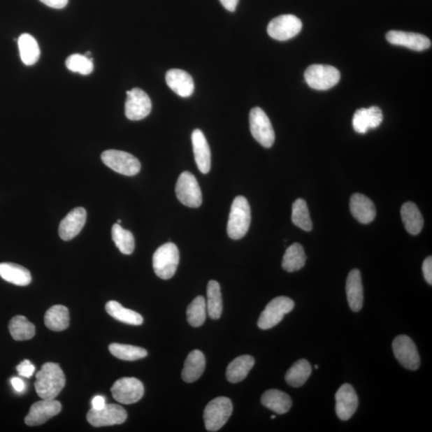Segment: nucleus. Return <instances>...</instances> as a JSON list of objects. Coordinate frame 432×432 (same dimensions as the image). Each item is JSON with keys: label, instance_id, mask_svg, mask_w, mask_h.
<instances>
[{"label": "nucleus", "instance_id": "6e6552de", "mask_svg": "<svg viewBox=\"0 0 432 432\" xmlns=\"http://www.w3.org/2000/svg\"><path fill=\"white\" fill-rule=\"evenodd\" d=\"M103 163L115 173L133 176L140 173L141 162L131 154L123 151L108 150L101 154Z\"/></svg>", "mask_w": 432, "mask_h": 432}, {"label": "nucleus", "instance_id": "aec40b11", "mask_svg": "<svg viewBox=\"0 0 432 432\" xmlns=\"http://www.w3.org/2000/svg\"><path fill=\"white\" fill-rule=\"evenodd\" d=\"M194 156L197 167L203 174H208L210 170V150L209 144L202 131L194 130L192 135Z\"/></svg>", "mask_w": 432, "mask_h": 432}, {"label": "nucleus", "instance_id": "c85d7f7f", "mask_svg": "<svg viewBox=\"0 0 432 432\" xmlns=\"http://www.w3.org/2000/svg\"><path fill=\"white\" fill-rule=\"evenodd\" d=\"M70 315L69 309L63 305H55L48 309L44 323L47 328L54 331H62L69 328Z\"/></svg>", "mask_w": 432, "mask_h": 432}, {"label": "nucleus", "instance_id": "9b49d317", "mask_svg": "<svg viewBox=\"0 0 432 432\" xmlns=\"http://www.w3.org/2000/svg\"><path fill=\"white\" fill-rule=\"evenodd\" d=\"M392 349L396 359L403 368L411 370L419 368V354L411 338L405 335L397 336L392 343Z\"/></svg>", "mask_w": 432, "mask_h": 432}, {"label": "nucleus", "instance_id": "20e7f679", "mask_svg": "<svg viewBox=\"0 0 432 432\" xmlns=\"http://www.w3.org/2000/svg\"><path fill=\"white\" fill-rule=\"evenodd\" d=\"M233 412V405L228 397H218L208 403L203 412L205 428L217 431L228 422Z\"/></svg>", "mask_w": 432, "mask_h": 432}, {"label": "nucleus", "instance_id": "f8f14e48", "mask_svg": "<svg viewBox=\"0 0 432 432\" xmlns=\"http://www.w3.org/2000/svg\"><path fill=\"white\" fill-rule=\"evenodd\" d=\"M152 103L150 97L140 88L127 92L125 115L127 118L138 121L146 118L151 113Z\"/></svg>", "mask_w": 432, "mask_h": 432}, {"label": "nucleus", "instance_id": "a18cd8bd", "mask_svg": "<svg viewBox=\"0 0 432 432\" xmlns=\"http://www.w3.org/2000/svg\"><path fill=\"white\" fill-rule=\"evenodd\" d=\"M106 405L105 398L101 396H97L92 401V409L101 410Z\"/></svg>", "mask_w": 432, "mask_h": 432}, {"label": "nucleus", "instance_id": "bb28decb", "mask_svg": "<svg viewBox=\"0 0 432 432\" xmlns=\"http://www.w3.org/2000/svg\"><path fill=\"white\" fill-rule=\"evenodd\" d=\"M0 276L4 280L17 286H27L31 282V275L29 270L12 263L0 264Z\"/></svg>", "mask_w": 432, "mask_h": 432}, {"label": "nucleus", "instance_id": "2eb2a0df", "mask_svg": "<svg viewBox=\"0 0 432 432\" xmlns=\"http://www.w3.org/2000/svg\"><path fill=\"white\" fill-rule=\"evenodd\" d=\"M359 406V398L354 387L349 384H343L336 394V412L343 421L351 419Z\"/></svg>", "mask_w": 432, "mask_h": 432}, {"label": "nucleus", "instance_id": "72a5a7b5", "mask_svg": "<svg viewBox=\"0 0 432 432\" xmlns=\"http://www.w3.org/2000/svg\"><path fill=\"white\" fill-rule=\"evenodd\" d=\"M207 312L210 318L219 319L223 312V300L217 281L210 280L207 288Z\"/></svg>", "mask_w": 432, "mask_h": 432}, {"label": "nucleus", "instance_id": "cd10ccee", "mask_svg": "<svg viewBox=\"0 0 432 432\" xmlns=\"http://www.w3.org/2000/svg\"><path fill=\"white\" fill-rule=\"evenodd\" d=\"M401 218L408 233L417 236L424 226V218L417 205L412 202L404 203L401 208Z\"/></svg>", "mask_w": 432, "mask_h": 432}, {"label": "nucleus", "instance_id": "6ab92c4d", "mask_svg": "<svg viewBox=\"0 0 432 432\" xmlns=\"http://www.w3.org/2000/svg\"><path fill=\"white\" fill-rule=\"evenodd\" d=\"M383 120V113L378 107L359 109L353 116V129L360 134H365L369 129H377Z\"/></svg>", "mask_w": 432, "mask_h": 432}, {"label": "nucleus", "instance_id": "c9c22d12", "mask_svg": "<svg viewBox=\"0 0 432 432\" xmlns=\"http://www.w3.org/2000/svg\"><path fill=\"white\" fill-rule=\"evenodd\" d=\"M113 240L119 250L124 254H131L135 250V238L129 230L115 224L112 229Z\"/></svg>", "mask_w": 432, "mask_h": 432}, {"label": "nucleus", "instance_id": "f257e3e1", "mask_svg": "<svg viewBox=\"0 0 432 432\" xmlns=\"http://www.w3.org/2000/svg\"><path fill=\"white\" fill-rule=\"evenodd\" d=\"M66 383L65 375L59 365L46 363L36 374L35 389L43 400H53L63 390Z\"/></svg>", "mask_w": 432, "mask_h": 432}, {"label": "nucleus", "instance_id": "f3484780", "mask_svg": "<svg viewBox=\"0 0 432 432\" xmlns=\"http://www.w3.org/2000/svg\"><path fill=\"white\" fill-rule=\"evenodd\" d=\"M386 38L393 45L405 47L413 51L422 52L431 46L429 38L418 33L390 31L387 33Z\"/></svg>", "mask_w": 432, "mask_h": 432}, {"label": "nucleus", "instance_id": "4c0bfd02", "mask_svg": "<svg viewBox=\"0 0 432 432\" xmlns=\"http://www.w3.org/2000/svg\"><path fill=\"white\" fill-rule=\"evenodd\" d=\"M207 317V303L203 296H197L187 309V322L194 328L201 326Z\"/></svg>", "mask_w": 432, "mask_h": 432}, {"label": "nucleus", "instance_id": "dca6fc26", "mask_svg": "<svg viewBox=\"0 0 432 432\" xmlns=\"http://www.w3.org/2000/svg\"><path fill=\"white\" fill-rule=\"evenodd\" d=\"M61 403L53 400H43L38 401L31 407L29 415L25 418L27 426H38L46 423L61 412Z\"/></svg>", "mask_w": 432, "mask_h": 432}, {"label": "nucleus", "instance_id": "37998d69", "mask_svg": "<svg viewBox=\"0 0 432 432\" xmlns=\"http://www.w3.org/2000/svg\"><path fill=\"white\" fill-rule=\"evenodd\" d=\"M40 1L48 7L55 9H62L69 3V0H40Z\"/></svg>", "mask_w": 432, "mask_h": 432}, {"label": "nucleus", "instance_id": "c03bdc74", "mask_svg": "<svg viewBox=\"0 0 432 432\" xmlns=\"http://www.w3.org/2000/svg\"><path fill=\"white\" fill-rule=\"evenodd\" d=\"M221 4L229 12H235L240 0H219Z\"/></svg>", "mask_w": 432, "mask_h": 432}, {"label": "nucleus", "instance_id": "7c9ffc66", "mask_svg": "<svg viewBox=\"0 0 432 432\" xmlns=\"http://www.w3.org/2000/svg\"><path fill=\"white\" fill-rule=\"evenodd\" d=\"M20 57L27 66H32L38 62L41 57V49L36 38L29 34H22L18 40Z\"/></svg>", "mask_w": 432, "mask_h": 432}, {"label": "nucleus", "instance_id": "f704fd0d", "mask_svg": "<svg viewBox=\"0 0 432 432\" xmlns=\"http://www.w3.org/2000/svg\"><path fill=\"white\" fill-rule=\"evenodd\" d=\"M106 311L110 317L127 324L140 326L143 322L141 315L124 308L116 301H109L106 304Z\"/></svg>", "mask_w": 432, "mask_h": 432}, {"label": "nucleus", "instance_id": "9d476101", "mask_svg": "<svg viewBox=\"0 0 432 432\" xmlns=\"http://www.w3.org/2000/svg\"><path fill=\"white\" fill-rule=\"evenodd\" d=\"M302 27L301 20L296 15H282L270 22L268 33L274 40L286 41L296 36Z\"/></svg>", "mask_w": 432, "mask_h": 432}, {"label": "nucleus", "instance_id": "e433bc0d", "mask_svg": "<svg viewBox=\"0 0 432 432\" xmlns=\"http://www.w3.org/2000/svg\"><path fill=\"white\" fill-rule=\"evenodd\" d=\"M109 351L116 358L126 361H135L147 356L145 349L140 347L112 343L109 346Z\"/></svg>", "mask_w": 432, "mask_h": 432}, {"label": "nucleus", "instance_id": "4be33fe9", "mask_svg": "<svg viewBox=\"0 0 432 432\" xmlns=\"http://www.w3.org/2000/svg\"><path fill=\"white\" fill-rule=\"evenodd\" d=\"M346 292L349 307L352 311L359 312L363 304V287L361 273L358 269H353L348 274Z\"/></svg>", "mask_w": 432, "mask_h": 432}, {"label": "nucleus", "instance_id": "de8ad7c7", "mask_svg": "<svg viewBox=\"0 0 432 432\" xmlns=\"http://www.w3.org/2000/svg\"><path fill=\"white\" fill-rule=\"evenodd\" d=\"M315 369H318V368H319V366H318V365H317V364H315Z\"/></svg>", "mask_w": 432, "mask_h": 432}, {"label": "nucleus", "instance_id": "a878e982", "mask_svg": "<svg viewBox=\"0 0 432 432\" xmlns=\"http://www.w3.org/2000/svg\"><path fill=\"white\" fill-rule=\"evenodd\" d=\"M254 365V359L248 354L236 358L226 368V380L231 384L240 383L245 380Z\"/></svg>", "mask_w": 432, "mask_h": 432}, {"label": "nucleus", "instance_id": "58836bf2", "mask_svg": "<svg viewBox=\"0 0 432 432\" xmlns=\"http://www.w3.org/2000/svg\"><path fill=\"white\" fill-rule=\"evenodd\" d=\"M292 223L303 231L312 229V221L310 217L307 203L302 199H298L292 205Z\"/></svg>", "mask_w": 432, "mask_h": 432}, {"label": "nucleus", "instance_id": "423d86ee", "mask_svg": "<svg viewBox=\"0 0 432 432\" xmlns=\"http://www.w3.org/2000/svg\"><path fill=\"white\" fill-rule=\"evenodd\" d=\"M295 303L287 296H279L273 298L266 306L258 320L260 329L268 330L274 328L280 324L286 314L292 311Z\"/></svg>", "mask_w": 432, "mask_h": 432}, {"label": "nucleus", "instance_id": "2f4dec72", "mask_svg": "<svg viewBox=\"0 0 432 432\" xmlns=\"http://www.w3.org/2000/svg\"><path fill=\"white\" fill-rule=\"evenodd\" d=\"M312 366L308 360L301 359L292 365L287 370L285 380L287 384L291 387H300L306 383L312 374Z\"/></svg>", "mask_w": 432, "mask_h": 432}, {"label": "nucleus", "instance_id": "473e14b6", "mask_svg": "<svg viewBox=\"0 0 432 432\" xmlns=\"http://www.w3.org/2000/svg\"><path fill=\"white\" fill-rule=\"evenodd\" d=\"M9 331L13 339L17 341L29 340L36 334V326L23 315H16L10 319Z\"/></svg>", "mask_w": 432, "mask_h": 432}, {"label": "nucleus", "instance_id": "09e8293b", "mask_svg": "<svg viewBox=\"0 0 432 432\" xmlns=\"http://www.w3.org/2000/svg\"><path fill=\"white\" fill-rule=\"evenodd\" d=\"M121 222H122V220H121V219H118V220H117V224H120Z\"/></svg>", "mask_w": 432, "mask_h": 432}, {"label": "nucleus", "instance_id": "ddd939ff", "mask_svg": "<svg viewBox=\"0 0 432 432\" xmlns=\"http://www.w3.org/2000/svg\"><path fill=\"white\" fill-rule=\"evenodd\" d=\"M127 418L126 410L118 404H106L101 410L92 409L88 412L87 419L96 428L124 424Z\"/></svg>", "mask_w": 432, "mask_h": 432}, {"label": "nucleus", "instance_id": "79ce46f5", "mask_svg": "<svg viewBox=\"0 0 432 432\" xmlns=\"http://www.w3.org/2000/svg\"><path fill=\"white\" fill-rule=\"evenodd\" d=\"M422 269H423L424 279L426 280V282H428V284L431 285H432V257H429L425 259L423 266H422Z\"/></svg>", "mask_w": 432, "mask_h": 432}, {"label": "nucleus", "instance_id": "39448f33", "mask_svg": "<svg viewBox=\"0 0 432 432\" xmlns=\"http://www.w3.org/2000/svg\"><path fill=\"white\" fill-rule=\"evenodd\" d=\"M304 78L309 87L319 91L329 90L336 86L340 80V72L334 66L314 64L308 66Z\"/></svg>", "mask_w": 432, "mask_h": 432}, {"label": "nucleus", "instance_id": "c756f323", "mask_svg": "<svg viewBox=\"0 0 432 432\" xmlns=\"http://www.w3.org/2000/svg\"><path fill=\"white\" fill-rule=\"evenodd\" d=\"M307 256L300 243H293L285 252L282 267L288 273H294L302 269L306 264Z\"/></svg>", "mask_w": 432, "mask_h": 432}, {"label": "nucleus", "instance_id": "ea45409f", "mask_svg": "<svg viewBox=\"0 0 432 432\" xmlns=\"http://www.w3.org/2000/svg\"><path fill=\"white\" fill-rule=\"evenodd\" d=\"M66 66L72 72L84 75H90L94 70L93 59L85 55H71L66 59Z\"/></svg>", "mask_w": 432, "mask_h": 432}, {"label": "nucleus", "instance_id": "b1692460", "mask_svg": "<svg viewBox=\"0 0 432 432\" xmlns=\"http://www.w3.org/2000/svg\"><path fill=\"white\" fill-rule=\"evenodd\" d=\"M206 365L203 352L199 350L192 351L188 354L182 370V379L186 383L190 384L196 381L203 375Z\"/></svg>", "mask_w": 432, "mask_h": 432}, {"label": "nucleus", "instance_id": "49530a36", "mask_svg": "<svg viewBox=\"0 0 432 432\" xmlns=\"http://www.w3.org/2000/svg\"><path fill=\"white\" fill-rule=\"evenodd\" d=\"M14 389L17 392L24 391L25 389V384L23 380L18 377H14L10 380Z\"/></svg>", "mask_w": 432, "mask_h": 432}, {"label": "nucleus", "instance_id": "5701e85b", "mask_svg": "<svg viewBox=\"0 0 432 432\" xmlns=\"http://www.w3.org/2000/svg\"><path fill=\"white\" fill-rule=\"evenodd\" d=\"M350 210L359 223L368 224L375 218L376 210L373 202L362 194H354L351 197Z\"/></svg>", "mask_w": 432, "mask_h": 432}, {"label": "nucleus", "instance_id": "412c9836", "mask_svg": "<svg viewBox=\"0 0 432 432\" xmlns=\"http://www.w3.org/2000/svg\"><path fill=\"white\" fill-rule=\"evenodd\" d=\"M166 82L171 89L181 97H189L195 90L192 77L185 71L169 70L166 74Z\"/></svg>", "mask_w": 432, "mask_h": 432}, {"label": "nucleus", "instance_id": "a211bd4d", "mask_svg": "<svg viewBox=\"0 0 432 432\" xmlns=\"http://www.w3.org/2000/svg\"><path fill=\"white\" fill-rule=\"evenodd\" d=\"M87 212L84 208L71 210L61 221L59 226V235L61 239L69 241L80 233L86 223Z\"/></svg>", "mask_w": 432, "mask_h": 432}, {"label": "nucleus", "instance_id": "7ed1b4c3", "mask_svg": "<svg viewBox=\"0 0 432 432\" xmlns=\"http://www.w3.org/2000/svg\"><path fill=\"white\" fill-rule=\"evenodd\" d=\"M154 273L162 280L173 278L180 263V252L175 243L168 242L160 246L153 256Z\"/></svg>", "mask_w": 432, "mask_h": 432}, {"label": "nucleus", "instance_id": "a19ab883", "mask_svg": "<svg viewBox=\"0 0 432 432\" xmlns=\"http://www.w3.org/2000/svg\"><path fill=\"white\" fill-rule=\"evenodd\" d=\"M36 368L29 360H24L21 362L17 367V370L20 376H23L25 378H31L33 374L35 373Z\"/></svg>", "mask_w": 432, "mask_h": 432}, {"label": "nucleus", "instance_id": "1a4fd4ad", "mask_svg": "<svg viewBox=\"0 0 432 432\" xmlns=\"http://www.w3.org/2000/svg\"><path fill=\"white\" fill-rule=\"evenodd\" d=\"M252 135L259 143L266 148L273 145L275 131L268 116L260 108H254L249 115Z\"/></svg>", "mask_w": 432, "mask_h": 432}, {"label": "nucleus", "instance_id": "f03ea898", "mask_svg": "<svg viewBox=\"0 0 432 432\" xmlns=\"http://www.w3.org/2000/svg\"><path fill=\"white\" fill-rule=\"evenodd\" d=\"M251 207L245 197L239 196L232 202L229 215L228 235L232 240H240L250 228Z\"/></svg>", "mask_w": 432, "mask_h": 432}, {"label": "nucleus", "instance_id": "8fccbe9b", "mask_svg": "<svg viewBox=\"0 0 432 432\" xmlns=\"http://www.w3.org/2000/svg\"><path fill=\"white\" fill-rule=\"evenodd\" d=\"M271 419H275V415H271Z\"/></svg>", "mask_w": 432, "mask_h": 432}, {"label": "nucleus", "instance_id": "0eeeda50", "mask_svg": "<svg viewBox=\"0 0 432 432\" xmlns=\"http://www.w3.org/2000/svg\"><path fill=\"white\" fill-rule=\"evenodd\" d=\"M175 194L180 202L187 207L196 208L203 202L202 192L199 182L189 171L181 173L175 186Z\"/></svg>", "mask_w": 432, "mask_h": 432}, {"label": "nucleus", "instance_id": "4468645a", "mask_svg": "<svg viewBox=\"0 0 432 432\" xmlns=\"http://www.w3.org/2000/svg\"><path fill=\"white\" fill-rule=\"evenodd\" d=\"M110 391L116 401L132 404L141 400L144 394V387L142 382L136 378L125 377L116 381Z\"/></svg>", "mask_w": 432, "mask_h": 432}, {"label": "nucleus", "instance_id": "393cba45", "mask_svg": "<svg viewBox=\"0 0 432 432\" xmlns=\"http://www.w3.org/2000/svg\"><path fill=\"white\" fill-rule=\"evenodd\" d=\"M261 403L271 411L280 415L289 412L292 406L291 397L287 393L276 389L265 391L261 397Z\"/></svg>", "mask_w": 432, "mask_h": 432}]
</instances>
